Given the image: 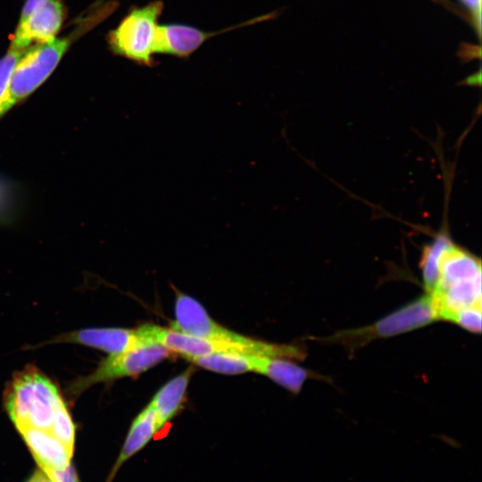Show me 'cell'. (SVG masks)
Returning a JSON list of instances; mask_svg holds the SVG:
<instances>
[{"label": "cell", "instance_id": "obj_1", "mask_svg": "<svg viewBox=\"0 0 482 482\" xmlns=\"http://www.w3.org/2000/svg\"><path fill=\"white\" fill-rule=\"evenodd\" d=\"M420 267L437 320L453 323L461 311L482 307L481 261L447 234L425 246Z\"/></svg>", "mask_w": 482, "mask_h": 482}, {"label": "cell", "instance_id": "obj_2", "mask_svg": "<svg viewBox=\"0 0 482 482\" xmlns=\"http://www.w3.org/2000/svg\"><path fill=\"white\" fill-rule=\"evenodd\" d=\"M117 6L114 1L99 5L64 37L29 47L12 73L4 109L5 113L34 93L54 72L71 46L107 18Z\"/></svg>", "mask_w": 482, "mask_h": 482}, {"label": "cell", "instance_id": "obj_3", "mask_svg": "<svg viewBox=\"0 0 482 482\" xmlns=\"http://www.w3.org/2000/svg\"><path fill=\"white\" fill-rule=\"evenodd\" d=\"M64 404L56 385L33 365L16 372L4 392V409L16 429L29 427L52 433L55 414Z\"/></svg>", "mask_w": 482, "mask_h": 482}, {"label": "cell", "instance_id": "obj_4", "mask_svg": "<svg viewBox=\"0 0 482 482\" xmlns=\"http://www.w3.org/2000/svg\"><path fill=\"white\" fill-rule=\"evenodd\" d=\"M170 328L192 336L226 341L251 348L257 355L303 361L307 353L303 346L294 344H275L251 338L232 331L212 319L195 298L178 292L175 302V320Z\"/></svg>", "mask_w": 482, "mask_h": 482}, {"label": "cell", "instance_id": "obj_5", "mask_svg": "<svg viewBox=\"0 0 482 482\" xmlns=\"http://www.w3.org/2000/svg\"><path fill=\"white\" fill-rule=\"evenodd\" d=\"M164 9L161 0L143 6H131L116 28L106 35L110 51L138 65L154 67L159 32V19Z\"/></svg>", "mask_w": 482, "mask_h": 482}, {"label": "cell", "instance_id": "obj_6", "mask_svg": "<svg viewBox=\"0 0 482 482\" xmlns=\"http://www.w3.org/2000/svg\"><path fill=\"white\" fill-rule=\"evenodd\" d=\"M436 313L427 293L366 327L343 329L316 338L327 344H337L354 353L374 340L398 336L436 321Z\"/></svg>", "mask_w": 482, "mask_h": 482}, {"label": "cell", "instance_id": "obj_7", "mask_svg": "<svg viewBox=\"0 0 482 482\" xmlns=\"http://www.w3.org/2000/svg\"><path fill=\"white\" fill-rule=\"evenodd\" d=\"M170 351L157 344H148L103 359L96 370L70 382L67 393L73 398L98 383L136 377L170 356Z\"/></svg>", "mask_w": 482, "mask_h": 482}, {"label": "cell", "instance_id": "obj_8", "mask_svg": "<svg viewBox=\"0 0 482 482\" xmlns=\"http://www.w3.org/2000/svg\"><path fill=\"white\" fill-rule=\"evenodd\" d=\"M276 14L277 12H273L257 16L242 23L217 31H204L198 28L180 23L162 24L159 26L156 54H168L178 58H187L207 39L216 35L273 19Z\"/></svg>", "mask_w": 482, "mask_h": 482}, {"label": "cell", "instance_id": "obj_9", "mask_svg": "<svg viewBox=\"0 0 482 482\" xmlns=\"http://www.w3.org/2000/svg\"><path fill=\"white\" fill-rule=\"evenodd\" d=\"M65 17L66 9L62 0H48L25 21L17 24L9 48L21 51L53 40Z\"/></svg>", "mask_w": 482, "mask_h": 482}, {"label": "cell", "instance_id": "obj_10", "mask_svg": "<svg viewBox=\"0 0 482 482\" xmlns=\"http://www.w3.org/2000/svg\"><path fill=\"white\" fill-rule=\"evenodd\" d=\"M70 343L78 344L107 353H118L131 348L148 345L139 335L137 328H87L58 335L44 345Z\"/></svg>", "mask_w": 482, "mask_h": 482}, {"label": "cell", "instance_id": "obj_11", "mask_svg": "<svg viewBox=\"0 0 482 482\" xmlns=\"http://www.w3.org/2000/svg\"><path fill=\"white\" fill-rule=\"evenodd\" d=\"M17 430L42 470L61 471L71 465L73 449L51 432L29 427Z\"/></svg>", "mask_w": 482, "mask_h": 482}, {"label": "cell", "instance_id": "obj_12", "mask_svg": "<svg viewBox=\"0 0 482 482\" xmlns=\"http://www.w3.org/2000/svg\"><path fill=\"white\" fill-rule=\"evenodd\" d=\"M252 372L268 377L293 394H298L307 379L320 378L290 359L256 354L252 355Z\"/></svg>", "mask_w": 482, "mask_h": 482}, {"label": "cell", "instance_id": "obj_13", "mask_svg": "<svg viewBox=\"0 0 482 482\" xmlns=\"http://www.w3.org/2000/svg\"><path fill=\"white\" fill-rule=\"evenodd\" d=\"M159 431L155 412L149 403L133 420L106 482H112L122 464L144 449Z\"/></svg>", "mask_w": 482, "mask_h": 482}, {"label": "cell", "instance_id": "obj_14", "mask_svg": "<svg viewBox=\"0 0 482 482\" xmlns=\"http://www.w3.org/2000/svg\"><path fill=\"white\" fill-rule=\"evenodd\" d=\"M193 371V367H188L162 386L151 400L159 430L181 409Z\"/></svg>", "mask_w": 482, "mask_h": 482}, {"label": "cell", "instance_id": "obj_15", "mask_svg": "<svg viewBox=\"0 0 482 482\" xmlns=\"http://www.w3.org/2000/svg\"><path fill=\"white\" fill-rule=\"evenodd\" d=\"M252 355L231 353H214L191 358L188 361L216 373L237 375L252 372Z\"/></svg>", "mask_w": 482, "mask_h": 482}, {"label": "cell", "instance_id": "obj_16", "mask_svg": "<svg viewBox=\"0 0 482 482\" xmlns=\"http://www.w3.org/2000/svg\"><path fill=\"white\" fill-rule=\"evenodd\" d=\"M26 50L19 51L8 48L5 54L0 58V118L5 114L4 105L12 73Z\"/></svg>", "mask_w": 482, "mask_h": 482}, {"label": "cell", "instance_id": "obj_17", "mask_svg": "<svg viewBox=\"0 0 482 482\" xmlns=\"http://www.w3.org/2000/svg\"><path fill=\"white\" fill-rule=\"evenodd\" d=\"M470 15V21L478 39L481 35V0H458Z\"/></svg>", "mask_w": 482, "mask_h": 482}, {"label": "cell", "instance_id": "obj_18", "mask_svg": "<svg viewBox=\"0 0 482 482\" xmlns=\"http://www.w3.org/2000/svg\"><path fill=\"white\" fill-rule=\"evenodd\" d=\"M54 482H79L76 470L72 465L61 471L43 470Z\"/></svg>", "mask_w": 482, "mask_h": 482}, {"label": "cell", "instance_id": "obj_19", "mask_svg": "<svg viewBox=\"0 0 482 482\" xmlns=\"http://www.w3.org/2000/svg\"><path fill=\"white\" fill-rule=\"evenodd\" d=\"M48 0H26L21 11L18 23L25 21L37 9Z\"/></svg>", "mask_w": 482, "mask_h": 482}, {"label": "cell", "instance_id": "obj_20", "mask_svg": "<svg viewBox=\"0 0 482 482\" xmlns=\"http://www.w3.org/2000/svg\"><path fill=\"white\" fill-rule=\"evenodd\" d=\"M26 482H54L41 469L36 470Z\"/></svg>", "mask_w": 482, "mask_h": 482}]
</instances>
